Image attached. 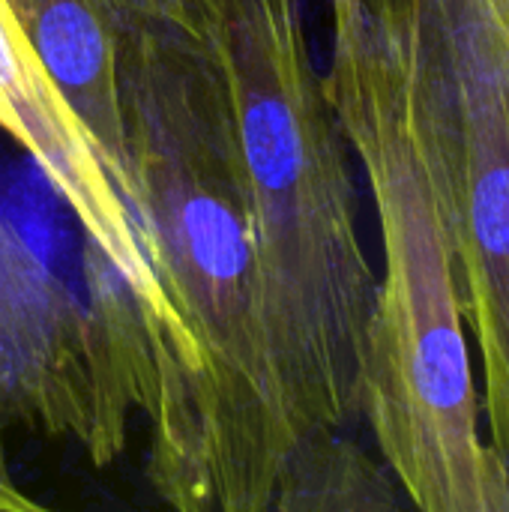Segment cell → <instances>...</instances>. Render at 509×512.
Instances as JSON below:
<instances>
[{
	"mask_svg": "<svg viewBox=\"0 0 509 512\" xmlns=\"http://www.w3.org/2000/svg\"><path fill=\"white\" fill-rule=\"evenodd\" d=\"M0 129L54 186L81 237L135 294L159 378L147 480L159 495L192 498L201 474V381L195 339L150 252L147 231L102 165V153L30 42L12 0H0Z\"/></svg>",
	"mask_w": 509,
	"mask_h": 512,
	"instance_id": "cell-5",
	"label": "cell"
},
{
	"mask_svg": "<svg viewBox=\"0 0 509 512\" xmlns=\"http://www.w3.org/2000/svg\"><path fill=\"white\" fill-rule=\"evenodd\" d=\"M102 3L138 219L204 366L198 512L273 510L291 438L264 360L222 0Z\"/></svg>",
	"mask_w": 509,
	"mask_h": 512,
	"instance_id": "cell-1",
	"label": "cell"
},
{
	"mask_svg": "<svg viewBox=\"0 0 509 512\" xmlns=\"http://www.w3.org/2000/svg\"><path fill=\"white\" fill-rule=\"evenodd\" d=\"M30 42L54 81L90 129L102 165L138 219V192L129 171L120 123L117 66L102 0H12ZM141 222V219H138ZM144 228V225H141ZM156 264V261H153Z\"/></svg>",
	"mask_w": 509,
	"mask_h": 512,
	"instance_id": "cell-6",
	"label": "cell"
},
{
	"mask_svg": "<svg viewBox=\"0 0 509 512\" xmlns=\"http://www.w3.org/2000/svg\"><path fill=\"white\" fill-rule=\"evenodd\" d=\"M399 483L342 429L300 441L279 477L273 510H396ZM408 501V498H405Z\"/></svg>",
	"mask_w": 509,
	"mask_h": 512,
	"instance_id": "cell-7",
	"label": "cell"
},
{
	"mask_svg": "<svg viewBox=\"0 0 509 512\" xmlns=\"http://www.w3.org/2000/svg\"><path fill=\"white\" fill-rule=\"evenodd\" d=\"M42 510L39 501H33L27 492H21L18 486H3L0 483V512H33Z\"/></svg>",
	"mask_w": 509,
	"mask_h": 512,
	"instance_id": "cell-8",
	"label": "cell"
},
{
	"mask_svg": "<svg viewBox=\"0 0 509 512\" xmlns=\"http://www.w3.org/2000/svg\"><path fill=\"white\" fill-rule=\"evenodd\" d=\"M222 42L252 201L264 360L294 450L360 420L378 276L360 237L351 147L300 0H222Z\"/></svg>",
	"mask_w": 509,
	"mask_h": 512,
	"instance_id": "cell-2",
	"label": "cell"
},
{
	"mask_svg": "<svg viewBox=\"0 0 509 512\" xmlns=\"http://www.w3.org/2000/svg\"><path fill=\"white\" fill-rule=\"evenodd\" d=\"M330 18L324 84L363 165L384 252L360 417L411 507L509 512V477L483 429L450 243L396 63L366 0H330Z\"/></svg>",
	"mask_w": 509,
	"mask_h": 512,
	"instance_id": "cell-3",
	"label": "cell"
},
{
	"mask_svg": "<svg viewBox=\"0 0 509 512\" xmlns=\"http://www.w3.org/2000/svg\"><path fill=\"white\" fill-rule=\"evenodd\" d=\"M399 72L509 477V0H366Z\"/></svg>",
	"mask_w": 509,
	"mask_h": 512,
	"instance_id": "cell-4",
	"label": "cell"
}]
</instances>
